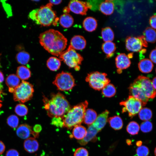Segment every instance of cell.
<instances>
[{
  "mask_svg": "<svg viewBox=\"0 0 156 156\" xmlns=\"http://www.w3.org/2000/svg\"><path fill=\"white\" fill-rule=\"evenodd\" d=\"M138 37L142 42L143 46L147 47L148 46V44L144 36H141Z\"/></svg>",
  "mask_w": 156,
  "mask_h": 156,
  "instance_id": "cell-48",
  "label": "cell"
},
{
  "mask_svg": "<svg viewBox=\"0 0 156 156\" xmlns=\"http://www.w3.org/2000/svg\"><path fill=\"white\" fill-rule=\"evenodd\" d=\"M155 71H156V70H155Z\"/></svg>",
  "mask_w": 156,
  "mask_h": 156,
  "instance_id": "cell-61",
  "label": "cell"
},
{
  "mask_svg": "<svg viewBox=\"0 0 156 156\" xmlns=\"http://www.w3.org/2000/svg\"><path fill=\"white\" fill-rule=\"evenodd\" d=\"M139 124L135 121L130 122L128 124L126 130L130 134L134 135L138 134L140 129Z\"/></svg>",
  "mask_w": 156,
  "mask_h": 156,
  "instance_id": "cell-36",
  "label": "cell"
},
{
  "mask_svg": "<svg viewBox=\"0 0 156 156\" xmlns=\"http://www.w3.org/2000/svg\"><path fill=\"white\" fill-rule=\"evenodd\" d=\"M74 156H88L87 150L83 147H80L76 149L74 153Z\"/></svg>",
  "mask_w": 156,
  "mask_h": 156,
  "instance_id": "cell-42",
  "label": "cell"
},
{
  "mask_svg": "<svg viewBox=\"0 0 156 156\" xmlns=\"http://www.w3.org/2000/svg\"><path fill=\"white\" fill-rule=\"evenodd\" d=\"M59 59L63 61L68 67L74 68L76 71L80 69L79 65L83 60L82 57L70 45L59 56Z\"/></svg>",
  "mask_w": 156,
  "mask_h": 156,
  "instance_id": "cell-5",
  "label": "cell"
},
{
  "mask_svg": "<svg viewBox=\"0 0 156 156\" xmlns=\"http://www.w3.org/2000/svg\"><path fill=\"white\" fill-rule=\"evenodd\" d=\"M43 101L47 115L52 118L64 116L71 107L65 96L60 92L53 94L50 100L44 97Z\"/></svg>",
  "mask_w": 156,
  "mask_h": 156,
  "instance_id": "cell-2",
  "label": "cell"
},
{
  "mask_svg": "<svg viewBox=\"0 0 156 156\" xmlns=\"http://www.w3.org/2000/svg\"><path fill=\"white\" fill-rule=\"evenodd\" d=\"M16 75L19 79L22 80L29 79L31 76V72L30 70L24 66H18L16 70Z\"/></svg>",
  "mask_w": 156,
  "mask_h": 156,
  "instance_id": "cell-28",
  "label": "cell"
},
{
  "mask_svg": "<svg viewBox=\"0 0 156 156\" xmlns=\"http://www.w3.org/2000/svg\"><path fill=\"white\" fill-rule=\"evenodd\" d=\"M102 38L105 42L112 41L114 39V34L112 29L109 27L102 29Z\"/></svg>",
  "mask_w": 156,
  "mask_h": 156,
  "instance_id": "cell-33",
  "label": "cell"
},
{
  "mask_svg": "<svg viewBox=\"0 0 156 156\" xmlns=\"http://www.w3.org/2000/svg\"><path fill=\"white\" fill-rule=\"evenodd\" d=\"M61 64L60 60L54 57H50L47 62V67L52 71H55L58 70L60 67Z\"/></svg>",
  "mask_w": 156,
  "mask_h": 156,
  "instance_id": "cell-30",
  "label": "cell"
},
{
  "mask_svg": "<svg viewBox=\"0 0 156 156\" xmlns=\"http://www.w3.org/2000/svg\"></svg>",
  "mask_w": 156,
  "mask_h": 156,
  "instance_id": "cell-62",
  "label": "cell"
},
{
  "mask_svg": "<svg viewBox=\"0 0 156 156\" xmlns=\"http://www.w3.org/2000/svg\"><path fill=\"white\" fill-rule=\"evenodd\" d=\"M53 83L58 89L63 91L71 90L75 86V79L71 74L63 71L56 75Z\"/></svg>",
  "mask_w": 156,
  "mask_h": 156,
  "instance_id": "cell-8",
  "label": "cell"
},
{
  "mask_svg": "<svg viewBox=\"0 0 156 156\" xmlns=\"http://www.w3.org/2000/svg\"><path fill=\"white\" fill-rule=\"evenodd\" d=\"M140 128L142 132L145 133L149 132L152 129L153 125L149 121H144L141 124Z\"/></svg>",
  "mask_w": 156,
  "mask_h": 156,
  "instance_id": "cell-39",
  "label": "cell"
},
{
  "mask_svg": "<svg viewBox=\"0 0 156 156\" xmlns=\"http://www.w3.org/2000/svg\"><path fill=\"white\" fill-rule=\"evenodd\" d=\"M109 112L105 110L101 113L99 114L94 122L92 124L99 132L105 127L107 120Z\"/></svg>",
  "mask_w": 156,
  "mask_h": 156,
  "instance_id": "cell-15",
  "label": "cell"
},
{
  "mask_svg": "<svg viewBox=\"0 0 156 156\" xmlns=\"http://www.w3.org/2000/svg\"><path fill=\"white\" fill-rule=\"evenodd\" d=\"M2 106V104L0 103V109L1 107Z\"/></svg>",
  "mask_w": 156,
  "mask_h": 156,
  "instance_id": "cell-59",
  "label": "cell"
},
{
  "mask_svg": "<svg viewBox=\"0 0 156 156\" xmlns=\"http://www.w3.org/2000/svg\"><path fill=\"white\" fill-rule=\"evenodd\" d=\"M52 6L49 3L40 8L34 9L29 13V16L38 25L49 26L53 24L57 20L55 12L52 9Z\"/></svg>",
  "mask_w": 156,
  "mask_h": 156,
  "instance_id": "cell-3",
  "label": "cell"
},
{
  "mask_svg": "<svg viewBox=\"0 0 156 156\" xmlns=\"http://www.w3.org/2000/svg\"><path fill=\"white\" fill-rule=\"evenodd\" d=\"M0 67H1V65H0Z\"/></svg>",
  "mask_w": 156,
  "mask_h": 156,
  "instance_id": "cell-60",
  "label": "cell"
},
{
  "mask_svg": "<svg viewBox=\"0 0 156 156\" xmlns=\"http://www.w3.org/2000/svg\"><path fill=\"white\" fill-rule=\"evenodd\" d=\"M152 83L154 88L156 90V77L153 78Z\"/></svg>",
  "mask_w": 156,
  "mask_h": 156,
  "instance_id": "cell-51",
  "label": "cell"
},
{
  "mask_svg": "<svg viewBox=\"0 0 156 156\" xmlns=\"http://www.w3.org/2000/svg\"><path fill=\"white\" fill-rule=\"evenodd\" d=\"M41 45L48 52L59 56L66 48L67 40L60 31L53 29L41 33L39 37Z\"/></svg>",
  "mask_w": 156,
  "mask_h": 156,
  "instance_id": "cell-1",
  "label": "cell"
},
{
  "mask_svg": "<svg viewBox=\"0 0 156 156\" xmlns=\"http://www.w3.org/2000/svg\"><path fill=\"white\" fill-rule=\"evenodd\" d=\"M87 132L86 128L84 126L79 125L74 127L72 131V137L80 140L83 139Z\"/></svg>",
  "mask_w": 156,
  "mask_h": 156,
  "instance_id": "cell-27",
  "label": "cell"
},
{
  "mask_svg": "<svg viewBox=\"0 0 156 156\" xmlns=\"http://www.w3.org/2000/svg\"><path fill=\"white\" fill-rule=\"evenodd\" d=\"M23 146L27 152L32 153L37 151L39 148V143L34 138L31 137L26 139L24 142Z\"/></svg>",
  "mask_w": 156,
  "mask_h": 156,
  "instance_id": "cell-19",
  "label": "cell"
},
{
  "mask_svg": "<svg viewBox=\"0 0 156 156\" xmlns=\"http://www.w3.org/2000/svg\"><path fill=\"white\" fill-rule=\"evenodd\" d=\"M116 90L114 86L112 84L109 83L106 85L102 89V93L105 97H111L115 95Z\"/></svg>",
  "mask_w": 156,
  "mask_h": 156,
  "instance_id": "cell-32",
  "label": "cell"
},
{
  "mask_svg": "<svg viewBox=\"0 0 156 156\" xmlns=\"http://www.w3.org/2000/svg\"><path fill=\"white\" fill-rule=\"evenodd\" d=\"M19 122V119L16 115H12L7 119V123L11 127L15 129L18 127Z\"/></svg>",
  "mask_w": 156,
  "mask_h": 156,
  "instance_id": "cell-38",
  "label": "cell"
},
{
  "mask_svg": "<svg viewBox=\"0 0 156 156\" xmlns=\"http://www.w3.org/2000/svg\"><path fill=\"white\" fill-rule=\"evenodd\" d=\"M34 92L33 86L29 82L23 80L13 92L14 100L25 103L31 99Z\"/></svg>",
  "mask_w": 156,
  "mask_h": 156,
  "instance_id": "cell-6",
  "label": "cell"
},
{
  "mask_svg": "<svg viewBox=\"0 0 156 156\" xmlns=\"http://www.w3.org/2000/svg\"><path fill=\"white\" fill-rule=\"evenodd\" d=\"M99 132L92 125L89 126L85 136L82 140H79L78 143L82 145H86L89 142L95 140L96 135Z\"/></svg>",
  "mask_w": 156,
  "mask_h": 156,
  "instance_id": "cell-16",
  "label": "cell"
},
{
  "mask_svg": "<svg viewBox=\"0 0 156 156\" xmlns=\"http://www.w3.org/2000/svg\"><path fill=\"white\" fill-rule=\"evenodd\" d=\"M4 80V77L3 74L0 71V83L3 82Z\"/></svg>",
  "mask_w": 156,
  "mask_h": 156,
  "instance_id": "cell-52",
  "label": "cell"
},
{
  "mask_svg": "<svg viewBox=\"0 0 156 156\" xmlns=\"http://www.w3.org/2000/svg\"><path fill=\"white\" fill-rule=\"evenodd\" d=\"M86 44L84 37L80 35H76L71 38L70 45L75 50H81L85 48Z\"/></svg>",
  "mask_w": 156,
  "mask_h": 156,
  "instance_id": "cell-18",
  "label": "cell"
},
{
  "mask_svg": "<svg viewBox=\"0 0 156 156\" xmlns=\"http://www.w3.org/2000/svg\"><path fill=\"white\" fill-rule=\"evenodd\" d=\"M2 92L0 91V103L2 102V101L1 100V94Z\"/></svg>",
  "mask_w": 156,
  "mask_h": 156,
  "instance_id": "cell-57",
  "label": "cell"
},
{
  "mask_svg": "<svg viewBox=\"0 0 156 156\" xmlns=\"http://www.w3.org/2000/svg\"><path fill=\"white\" fill-rule=\"evenodd\" d=\"M14 111L18 116H23L27 114L28 109L27 106L22 104H17L15 108Z\"/></svg>",
  "mask_w": 156,
  "mask_h": 156,
  "instance_id": "cell-37",
  "label": "cell"
},
{
  "mask_svg": "<svg viewBox=\"0 0 156 156\" xmlns=\"http://www.w3.org/2000/svg\"><path fill=\"white\" fill-rule=\"evenodd\" d=\"M68 7L70 11L75 14L85 15L88 10L91 8L92 5L88 2L73 0L69 2Z\"/></svg>",
  "mask_w": 156,
  "mask_h": 156,
  "instance_id": "cell-11",
  "label": "cell"
},
{
  "mask_svg": "<svg viewBox=\"0 0 156 156\" xmlns=\"http://www.w3.org/2000/svg\"><path fill=\"white\" fill-rule=\"evenodd\" d=\"M60 25L63 27L68 28L73 24L74 20L72 16L68 14H64L61 15L59 19Z\"/></svg>",
  "mask_w": 156,
  "mask_h": 156,
  "instance_id": "cell-29",
  "label": "cell"
},
{
  "mask_svg": "<svg viewBox=\"0 0 156 156\" xmlns=\"http://www.w3.org/2000/svg\"><path fill=\"white\" fill-rule=\"evenodd\" d=\"M129 88L130 95L140 100L143 106H144L146 105L149 99L146 96L137 83L134 81L130 84Z\"/></svg>",
  "mask_w": 156,
  "mask_h": 156,
  "instance_id": "cell-12",
  "label": "cell"
},
{
  "mask_svg": "<svg viewBox=\"0 0 156 156\" xmlns=\"http://www.w3.org/2000/svg\"><path fill=\"white\" fill-rule=\"evenodd\" d=\"M70 10L68 7H65L63 10V12L64 14H68L70 11Z\"/></svg>",
  "mask_w": 156,
  "mask_h": 156,
  "instance_id": "cell-53",
  "label": "cell"
},
{
  "mask_svg": "<svg viewBox=\"0 0 156 156\" xmlns=\"http://www.w3.org/2000/svg\"><path fill=\"white\" fill-rule=\"evenodd\" d=\"M138 67L140 70L144 73H148L152 70L153 65L149 59H144L141 60L139 63Z\"/></svg>",
  "mask_w": 156,
  "mask_h": 156,
  "instance_id": "cell-22",
  "label": "cell"
},
{
  "mask_svg": "<svg viewBox=\"0 0 156 156\" xmlns=\"http://www.w3.org/2000/svg\"><path fill=\"white\" fill-rule=\"evenodd\" d=\"M5 146L3 143L0 140V155L2 154L5 150Z\"/></svg>",
  "mask_w": 156,
  "mask_h": 156,
  "instance_id": "cell-49",
  "label": "cell"
},
{
  "mask_svg": "<svg viewBox=\"0 0 156 156\" xmlns=\"http://www.w3.org/2000/svg\"><path fill=\"white\" fill-rule=\"evenodd\" d=\"M149 23L152 28L156 29V15H153L150 17Z\"/></svg>",
  "mask_w": 156,
  "mask_h": 156,
  "instance_id": "cell-45",
  "label": "cell"
},
{
  "mask_svg": "<svg viewBox=\"0 0 156 156\" xmlns=\"http://www.w3.org/2000/svg\"><path fill=\"white\" fill-rule=\"evenodd\" d=\"M33 131L31 127L27 124H23L19 125L16 130V134L19 138L26 139L32 134Z\"/></svg>",
  "mask_w": 156,
  "mask_h": 156,
  "instance_id": "cell-17",
  "label": "cell"
},
{
  "mask_svg": "<svg viewBox=\"0 0 156 156\" xmlns=\"http://www.w3.org/2000/svg\"><path fill=\"white\" fill-rule=\"evenodd\" d=\"M99 8L100 10L103 14L110 15L114 12V4L112 1L106 0L100 4Z\"/></svg>",
  "mask_w": 156,
  "mask_h": 156,
  "instance_id": "cell-21",
  "label": "cell"
},
{
  "mask_svg": "<svg viewBox=\"0 0 156 156\" xmlns=\"http://www.w3.org/2000/svg\"><path fill=\"white\" fill-rule=\"evenodd\" d=\"M110 126L115 130H119L122 127L123 122L121 118L118 116H115L108 119Z\"/></svg>",
  "mask_w": 156,
  "mask_h": 156,
  "instance_id": "cell-25",
  "label": "cell"
},
{
  "mask_svg": "<svg viewBox=\"0 0 156 156\" xmlns=\"http://www.w3.org/2000/svg\"><path fill=\"white\" fill-rule=\"evenodd\" d=\"M107 76V74L105 73L92 72L88 74L86 81L94 89L100 90L110 82V80Z\"/></svg>",
  "mask_w": 156,
  "mask_h": 156,
  "instance_id": "cell-7",
  "label": "cell"
},
{
  "mask_svg": "<svg viewBox=\"0 0 156 156\" xmlns=\"http://www.w3.org/2000/svg\"><path fill=\"white\" fill-rule=\"evenodd\" d=\"M3 8L8 16H11L12 14L11 8L9 4L3 2Z\"/></svg>",
  "mask_w": 156,
  "mask_h": 156,
  "instance_id": "cell-44",
  "label": "cell"
},
{
  "mask_svg": "<svg viewBox=\"0 0 156 156\" xmlns=\"http://www.w3.org/2000/svg\"><path fill=\"white\" fill-rule=\"evenodd\" d=\"M5 156H19V153L16 150L11 149L7 151Z\"/></svg>",
  "mask_w": 156,
  "mask_h": 156,
  "instance_id": "cell-43",
  "label": "cell"
},
{
  "mask_svg": "<svg viewBox=\"0 0 156 156\" xmlns=\"http://www.w3.org/2000/svg\"><path fill=\"white\" fill-rule=\"evenodd\" d=\"M126 142L127 144L129 145H130L131 143V141L130 140H127Z\"/></svg>",
  "mask_w": 156,
  "mask_h": 156,
  "instance_id": "cell-55",
  "label": "cell"
},
{
  "mask_svg": "<svg viewBox=\"0 0 156 156\" xmlns=\"http://www.w3.org/2000/svg\"><path fill=\"white\" fill-rule=\"evenodd\" d=\"M120 104L124 106L122 112H127L129 116L131 118L137 114L143 106L140 100L131 95L126 100L121 102Z\"/></svg>",
  "mask_w": 156,
  "mask_h": 156,
  "instance_id": "cell-9",
  "label": "cell"
},
{
  "mask_svg": "<svg viewBox=\"0 0 156 156\" xmlns=\"http://www.w3.org/2000/svg\"><path fill=\"white\" fill-rule=\"evenodd\" d=\"M142 144V142L141 141H138L136 142V145L138 147L141 146Z\"/></svg>",
  "mask_w": 156,
  "mask_h": 156,
  "instance_id": "cell-54",
  "label": "cell"
},
{
  "mask_svg": "<svg viewBox=\"0 0 156 156\" xmlns=\"http://www.w3.org/2000/svg\"><path fill=\"white\" fill-rule=\"evenodd\" d=\"M136 152L137 156H148L149 151L147 146H141L137 148Z\"/></svg>",
  "mask_w": 156,
  "mask_h": 156,
  "instance_id": "cell-40",
  "label": "cell"
},
{
  "mask_svg": "<svg viewBox=\"0 0 156 156\" xmlns=\"http://www.w3.org/2000/svg\"><path fill=\"white\" fill-rule=\"evenodd\" d=\"M97 117V113L94 110L88 109L85 112L83 121L89 126L92 125L96 120Z\"/></svg>",
  "mask_w": 156,
  "mask_h": 156,
  "instance_id": "cell-23",
  "label": "cell"
},
{
  "mask_svg": "<svg viewBox=\"0 0 156 156\" xmlns=\"http://www.w3.org/2000/svg\"><path fill=\"white\" fill-rule=\"evenodd\" d=\"M5 83L10 92L13 93L15 89L19 85L20 79L17 75L10 74L6 78Z\"/></svg>",
  "mask_w": 156,
  "mask_h": 156,
  "instance_id": "cell-20",
  "label": "cell"
},
{
  "mask_svg": "<svg viewBox=\"0 0 156 156\" xmlns=\"http://www.w3.org/2000/svg\"><path fill=\"white\" fill-rule=\"evenodd\" d=\"M88 105L87 101L73 107L62 116L64 127L71 129L73 127L80 125L83 121L85 112Z\"/></svg>",
  "mask_w": 156,
  "mask_h": 156,
  "instance_id": "cell-4",
  "label": "cell"
},
{
  "mask_svg": "<svg viewBox=\"0 0 156 156\" xmlns=\"http://www.w3.org/2000/svg\"><path fill=\"white\" fill-rule=\"evenodd\" d=\"M83 24L85 30L88 32H92L96 29L97 23L95 18L92 17H88L85 19Z\"/></svg>",
  "mask_w": 156,
  "mask_h": 156,
  "instance_id": "cell-24",
  "label": "cell"
},
{
  "mask_svg": "<svg viewBox=\"0 0 156 156\" xmlns=\"http://www.w3.org/2000/svg\"><path fill=\"white\" fill-rule=\"evenodd\" d=\"M3 88L2 85L1 84V83H0V91L2 92L1 90H2Z\"/></svg>",
  "mask_w": 156,
  "mask_h": 156,
  "instance_id": "cell-56",
  "label": "cell"
},
{
  "mask_svg": "<svg viewBox=\"0 0 156 156\" xmlns=\"http://www.w3.org/2000/svg\"><path fill=\"white\" fill-rule=\"evenodd\" d=\"M152 117V111L149 108L144 107L142 108L139 112V117L141 120L148 121Z\"/></svg>",
  "mask_w": 156,
  "mask_h": 156,
  "instance_id": "cell-35",
  "label": "cell"
},
{
  "mask_svg": "<svg viewBox=\"0 0 156 156\" xmlns=\"http://www.w3.org/2000/svg\"><path fill=\"white\" fill-rule=\"evenodd\" d=\"M102 49L106 54L107 58H109L113 55L116 49L115 44L112 41L105 42L102 45Z\"/></svg>",
  "mask_w": 156,
  "mask_h": 156,
  "instance_id": "cell-26",
  "label": "cell"
},
{
  "mask_svg": "<svg viewBox=\"0 0 156 156\" xmlns=\"http://www.w3.org/2000/svg\"><path fill=\"white\" fill-rule=\"evenodd\" d=\"M149 57L150 60L156 64V48L152 50L150 53Z\"/></svg>",
  "mask_w": 156,
  "mask_h": 156,
  "instance_id": "cell-46",
  "label": "cell"
},
{
  "mask_svg": "<svg viewBox=\"0 0 156 156\" xmlns=\"http://www.w3.org/2000/svg\"><path fill=\"white\" fill-rule=\"evenodd\" d=\"M30 58L29 54L25 51L18 53L16 55V59L17 62L22 65L27 64L29 62Z\"/></svg>",
  "mask_w": 156,
  "mask_h": 156,
  "instance_id": "cell-34",
  "label": "cell"
},
{
  "mask_svg": "<svg viewBox=\"0 0 156 156\" xmlns=\"http://www.w3.org/2000/svg\"><path fill=\"white\" fill-rule=\"evenodd\" d=\"M51 124L57 127H64L62 116L53 118L51 120Z\"/></svg>",
  "mask_w": 156,
  "mask_h": 156,
  "instance_id": "cell-41",
  "label": "cell"
},
{
  "mask_svg": "<svg viewBox=\"0 0 156 156\" xmlns=\"http://www.w3.org/2000/svg\"><path fill=\"white\" fill-rule=\"evenodd\" d=\"M115 61L117 72L118 73H121L122 70L129 67L131 64L129 57L125 53L118 55L116 58Z\"/></svg>",
  "mask_w": 156,
  "mask_h": 156,
  "instance_id": "cell-14",
  "label": "cell"
},
{
  "mask_svg": "<svg viewBox=\"0 0 156 156\" xmlns=\"http://www.w3.org/2000/svg\"><path fill=\"white\" fill-rule=\"evenodd\" d=\"M134 81L140 86L148 98L153 99L156 97V90L154 88L151 80L148 77L139 76Z\"/></svg>",
  "mask_w": 156,
  "mask_h": 156,
  "instance_id": "cell-10",
  "label": "cell"
},
{
  "mask_svg": "<svg viewBox=\"0 0 156 156\" xmlns=\"http://www.w3.org/2000/svg\"><path fill=\"white\" fill-rule=\"evenodd\" d=\"M33 131L37 133H39L42 129L41 126L38 124L35 125L33 127Z\"/></svg>",
  "mask_w": 156,
  "mask_h": 156,
  "instance_id": "cell-47",
  "label": "cell"
},
{
  "mask_svg": "<svg viewBox=\"0 0 156 156\" xmlns=\"http://www.w3.org/2000/svg\"><path fill=\"white\" fill-rule=\"evenodd\" d=\"M49 3H51L52 5H57L61 3L62 1L61 0H49Z\"/></svg>",
  "mask_w": 156,
  "mask_h": 156,
  "instance_id": "cell-50",
  "label": "cell"
},
{
  "mask_svg": "<svg viewBox=\"0 0 156 156\" xmlns=\"http://www.w3.org/2000/svg\"><path fill=\"white\" fill-rule=\"evenodd\" d=\"M143 34L147 42L154 43L156 41V31L154 29L147 27L144 31Z\"/></svg>",
  "mask_w": 156,
  "mask_h": 156,
  "instance_id": "cell-31",
  "label": "cell"
},
{
  "mask_svg": "<svg viewBox=\"0 0 156 156\" xmlns=\"http://www.w3.org/2000/svg\"><path fill=\"white\" fill-rule=\"evenodd\" d=\"M154 154L155 156H156V147H155L154 150Z\"/></svg>",
  "mask_w": 156,
  "mask_h": 156,
  "instance_id": "cell-58",
  "label": "cell"
},
{
  "mask_svg": "<svg viewBox=\"0 0 156 156\" xmlns=\"http://www.w3.org/2000/svg\"><path fill=\"white\" fill-rule=\"evenodd\" d=\"M143 46L142 42L138 37H129L126 40V47L129 51L137 52L140 51Z\"/></svg>",
  "mask_w": 156,
  "mask_h": 156,
  "instance_id": "cell-13",
  "label": "cell"
}]
</instances>
